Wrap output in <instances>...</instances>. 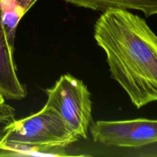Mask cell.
Segmentation results:
<instances>
[{"label": "cell", "mask_w": 157, "mask_h": 157, "mask_svg": "<svg viewBox=\"0 0 157 157\" xmlns=\"http://www.w3.org/2000/svg\"><path fill=\"white\" fill-rule=\"evenodd\" d=\"M94 38L112 78L137 108L157 101V35L128 10L109 9L95 21Z\"/></svg>", "instance_id": "cell-1"}, {"label": "cell", "mask_w": 157, "mask_h": 157, "mask_svg": "<svg viewBox=\"0 0 157 157\" xmlns=\"http://www.w3.org/2000/svg\"><path fill=\"white\" fill-rule=\"evenodd\" d=\"M0 145H18L52 150L67 148L80 139L63 121L58 112L44 106L37 113L6 124Z\"/></svg>", "instance_id": "cell-2"}, {"label": "cell", "mask_w": 157, "mask_h": 157, "mask_svg": "<svg viewBox=\"0 0 157 157\" xmlns=\"http://www.w3.org/2000/svg\"><path fill=\"white\" fill-rule=\"evenodd\" d=\"M46 91L48 97L46 104L58 112L76 136L86 139L92 121V101L84 83L72 75H63Z\"/></svg>", "instance_id": "cell-3"}, {"label": "cell", "mask_w": 157, "mask_h": 157, "mask_svg": "<svg viewBox=\"0 0 157 157\" xmlns=\"http://www.w3.org/2000/svg\"><path fill=\"white\" fill-rule=\"evenodd\" d=\"M93 141L109 147L137 148L157 143V120L99 121L90 129Z\"/></svg>", "instance_id": "cell-4"}, {"label": "cell", "mask_w": 157, "mask_h": 157, "mask_svg": "<svg viewBox=\"0 0 157 157\" xmlns=\"http://www.w3.org/2000/svg\"><path fill=\"white\" fill-rule=\"evenodd\" d=\"M13 49L0 16V92L6 99L21 100L26 96V90L17 76Z\"/></svg>", "instance_id": "cell-5"}, {"label": "cell", "mask_w": 157, "mask_h": 157, "mask_svg": "<svg viewBox=\"0 0 157 157\" xmlns=\"http://www.w3.org/2000/svg\"><path fill=\"white\" fill-rule=\"evenodd\" d=\"M66 3L93 11L137 10L146 17L157 15V0H63Z\"/></svg>", "instance_id": "cell-6"}, {"label": "cell", "mask_w": 157, "mask_h": 157, "mask_svg": "<svg viewBox=\"0 0 157 157\" xmlns=\"http://www.w3.org/2000/svg\"><path fill=\"white\" fill-rule=\"evenodd\" d=\"M26 12L16 0H0V16L8 41L14 48L15 32L18 22Z\"/></svg>", "instance_id": "cell-7"}, {"label": "cell", "mask_w": 157, "mask_h": 157, "mask_svg": "<svg viewBox=\"0 0 157 157\" xmlns=\"http://www.w3.org/2000/svg\"><path fill=\"white\" fill-rule=\"evenodd\" d=\"M5 99L6 98L0 92V124L6 125L15 120V110L6 104Z\"/></svg>", "instance_id": "cell-8"}, {"label": "cell", "mask_w": 157, "mask_h": 157, "mask_svg": "<svg viewBox=\"0 0 157 157\" xmlns=\"http://www.w3.org/2000/svg\"><path fill=\"white\" fill-rule=\"evenodd\" d=\"M16 1L18 2L20 6L24 9L25 12H27L31 9V7L35 4L37 0H16Z\"/></svg>", "instance_id": "cell-9"}]
</instances>
